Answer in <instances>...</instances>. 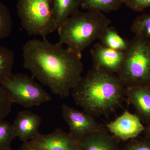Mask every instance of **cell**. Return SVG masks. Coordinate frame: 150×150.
<instances>
[{"label": "cell", "instance_id": "obj_20", "mask_svg": "<svg viewBox=\"0 0 150 150\" xmlns=\"http://www.w3.org/2000/svg\"><path fill=\"white\" fill-rule=\"evenodd\" d=\"M16 138L12 124L5 121L0 122V149L11 147Z\"/></svg>", "mask_w": 150, "mask_h": 150}, {"label": "cell", "instance_id": "obj_24", "mask_svg": "<svg viewBox=\"0 0 150 150\" xmlns=\"http://www.w3.org/2000/svg\"><path fill=\"white\" fill-rule=\"evenodd\" d=\"M19 150H40L34 146L29 142H24Z\"/></svg>", "mask_w": 150, "mask_h": 150}, {"label": "cell", "instance_id": "obj_3", "mask_svg": "<svg viewBox=\"0 0 150 150\" xmlns=\"http://www.w3.org/2000/svg\"><path fill=\"white\" fill-rule=\"evenodd\" d=\"M111 21L104 13L95 11H78L62 22L58 28L59 43L81 54L99 39Z\"/></svg>", "mask_w": 150, "mask_h": 150}, {"label": "cell", "instance_id": "obj_1", "mask_svg": "<svg viewBox=\"0 0 150 150\" xmlns=\"http://www.w3.org/2000/svg\"><path fill=\"white\" fill-rule=\"evenodd\" d=\"M23 67L33 77L62 98L69 95L82 78L81 54L46 38L28 41L23 47Z\"/></svg>", "mask_w": 150, "mask_h": 150}, {"label": "cell", "instance_id": "obj_5", "mask_svg": "<svg viewBox=\"0 0 150 150\" xmlns=\"http://www.w3.org/2000/svg\"><path fill=\"white\" fill-rule=\"evenodd\" d=\"M22 27L30 35L46 38L58 29L50 0H18Z\"/></svg>", "mask_w": 150, "mask_h": 150}, {"label": "cell", "instance_id": "obj_6", "mask_svg": "<svg viewBox=\"0 0 150 150\" xmlns=\"http://www.w3.org/2000/svg\"><path fill=\"white\" fill-rule=\"evenodd\" d=\"M13 103L25 108L38 106L51 100L42 86L28 75L12 74L2 84Z\"/></svg>", "mask_w": 150, "mask_h": 150}, {"label": "cell", "instance_id": "obj_26", "mask_svg": "<svg viewBox=\"0 0 150 150\" xmlns=\"http://www.w3.org/2000/svg\"><path fill=\"white\" fill-rule=\"evenodd\" d=\"M0 150H12L11 149V147L6 148V149H0Z\"/></svg>", "mask_w": 150, "mask_h": 150}, {"label": "cell", "instance_id": "obj_25", "mask_svg": "<svg viewBox=\"0 0 150 150\" xmlns=\"http://www.w3.org/2000/svg\"><path fill=\"white\" fill-rule=\"evenodd\" d=\"M147 138L150 140V123L146 129Z\"/></svg>", "mask_w": 150, "mask_h": 150}, {"label": "cell", "instance_id": "obj_15", "mask_svg": "<svg viewBox=\"0 0 150 150\" xmlns=\"http://www.w3.org/2000/svg\"><path fill=\"white\" fill-rule=\"evenodd\" d=\"M103 46L114 50L125 52L129 48L130 41L121 37L114 27L106 28L99 37Z\"/></svg>", "mask_w": 150, "mask_h": 150}, {"label": "cell", "instance_id": "obj_19", "mask_svg": "<svg viewBox=\"0 0 150 150\" xmlns=\"http://www.w3.org/2000/svg\"><path fill=\"white\" fill-rule=\"evenodd\" d=\"M12 24L9 9L0 1V40L9 36L12 30Z\"/></svg>", "mask_w": 150, "mask_h": 150}, {"label": "cell", "instance_id": "obj_16", "mask_svg": "<svg viewBox=\"0 0 150 150\" xmlns=\"http://www.w3.org/2000/svg\"><path fill=\"white\" fill-rule=\"evenodd\" d=\"M123 5V0H81V8L108 13L118 10Z\"/></svg>", "mask_w": 150, "mask_h": 150}, {"label": "cell", "instance_id": "obj_2", "mask_svg": "<svg viewBox=\"0 0 150 150\" xmlns=\"http://www.w3.org/2000/svg\"><path fill=\"white\" fill-rule=\"evenodd\" d=\"M126 86L116 74L93 67L72 90V97L84 111L94 117L107 116L120 106Z\"/></svg>", "mask_w": 150, "mask_h": 150}, {"label": "cell", "instance_id": "obj_13", "mask_svg": "<svg viewBox=\"0 0 150 150\" xmlns=\"http://www.w3.org/2000/svg\"><path fill=\"white\" fill-rule=\"evenodd\" d=\"M118 139L103 129L79 140V150H121Z\"/></svg>", "mask_w": 150, "mask_h": 150}, {"label": "cell", "instance_id": "obj_21", "mask_svg": "<svg viewBox=\"0 0 150 150\" xmlns=\"http://www.w3.org/2000/svg\"><path fill=\"white\" fill-rule=\"evenodd\" d=\"M13 104L10 96L2 86H0V122L4 121L9 114Z\"/></svg>", "mask_w": 150, "mask_h": 150}, {"label": "cell", "instance_id": "obj_23", "mask_svg": "<svg viewBox=\"0 0 150 150\" xmlns=\"http://www.w3.org/2000/svg\"><path fill=\"white\" fill-rule=\"evenodd\" d=\"M121 150H150V140L132 141L121 149Z\"/></svg>", "mask_w": 150, "mask_h": 150}, {"label": "cell", "instance_id": "obj_17", "mask_svg": "<svg viewBox=\"0 0 150 150\" xmlns=\"http://www.w3.org/2000/svg\"><path fill=\"white\" fill-rule=\"evenodd\" d=\"M14 59V54L11 50L0 46V86L12 74Z\"/></svg>", "mask_w": 150, "mask_h": 150}, {"label": "cell", "instance_id": "obj_10", "mask_svg": "<svg viewBox=\"0 0 150 150\" xmlns=\"http://www.w3.org/2000/svg\"><path fill=\"white\" fill-rule=\"evenodd\" d=\"M91 53L93 67L116 74L121 69L125 56L124 52L108 48L100 43L94 44Z\"/></svg>", "mask_w": 150, "mask_h": 150}, {"label": "cell", "instance_id": "obj_18", "mask_svg": "<svg viewBox=\"0 0 150 150\" xmlns=\"http://www.w3.org/2000/svg\"><path fill=\"white\" fill-rule=\"evenodd\" d=\"M131 29L135 35L150 41V13L144 14L136 18Z\"/></svg>", "mask_w": 150, "mask_h": 150}, {"label": "cell", "instance_id": "obj_8", "mask_svg": "<svg viewBox=\"0 0 150 150\" xmlns=\"http://www.w3.org/2000/svg\"><path fill=\"white\" fill-rule=\"evenodd\" d=\"M29 142L40 150H79V141L61 129L47 134L39 133Z\"/></svg>", "mask_w": 150, "mask_h": 150}, {"label": "cell", "instance_id": "obj_9", "mask_svg": "<svg viewBox=\"0 0 150 150\" xmlns=\"http://www.w3.org/2000/svg\"><path fill=\"white\" fill-rule=\"evenodd\" d=\"M107 128L118 139L123 141L134 139L144 130L139 117L128 110L108 123Z\"/></svg>", "mask_w": 150, "mask_h": 150}, {"label": "cell", "instance_id": "obj_22", "mask_svg": "<svg viewBox=\"0 0 150 150\" xmlns=\"http://www.w3.org/2000/svg\"><path fill=\"white\" fill-rule=\"evenodd\" d=\"M123 4L131 10L142 12L150 8V0H123Z\"/></svg>", "mask_w": 150, "mask_h": 150}, {"label": "cell", "instance_id": "obj_14", "mask_svg": "<svg viewBox=\"0 0 150 150\" xmlns=\"http://www.w3.org/2000/svg\"><path fill=\"white\" fill-rule=\"evenodd\" d=\"M54 18L58 26L81 8V0H50Z\"/></svg>", "mask_w": 150, "mask_h": 150}, {"label": "cell", "instance_id": "obj_12", "mask_svg": "<svg viewBox=\"0 0 150 150\" xmlns=\"http://www.w3.org/2000/svg\"><path fill=\"white\" fill-rule=\"evenodd\" d=\"M125 96L140 119L150 123V84L126 86Z\"/></svg>", "mask_w": 150, "mask_h": 150}, {"label": "cell", "instance_id": "obj_11", "mask_svg": "<svg viewBox=\"0 0 150 150\" xmlns=\"http://www.w3.org/2000/svg\"><path fill=\"white\" fill-rule=\"evenodd\" d=\"M41 118L29 110H23L17 115L12 124L16 138L22 142H29L39 134Z\"/></svg>", "mask_w": 150, "mask_h": 150}, {"label": "cell", "instance_id": "obj_7", "mask_svg": "<svg viewBox=\"0 0 150 150\" xmlns=\"http://www.w3.org/2000/svg\"><path fill=\"white\" fill-rule=\"evenodd\" d=\"M62 116L69 129V133L79 141L95 131L103 129L93 116L85 111H80L63 104Z\"/></svg>", "mask_w": 150, "mask_h": 150}, {"label": "cell", "instance_id": "obj_4", "mask_svg": "<svg viewBox=\"0 0 150 150\" xmlns=\"http://www.w3.org/2000/svg\"><path fill=\"white\" fill-rule=\"evenodd\" d=\"M117 75L126 86L150 84V41L135 35L130 40Z\"/></svg>", "mask_w": 150, "mask_h": 150}]
</instances>
